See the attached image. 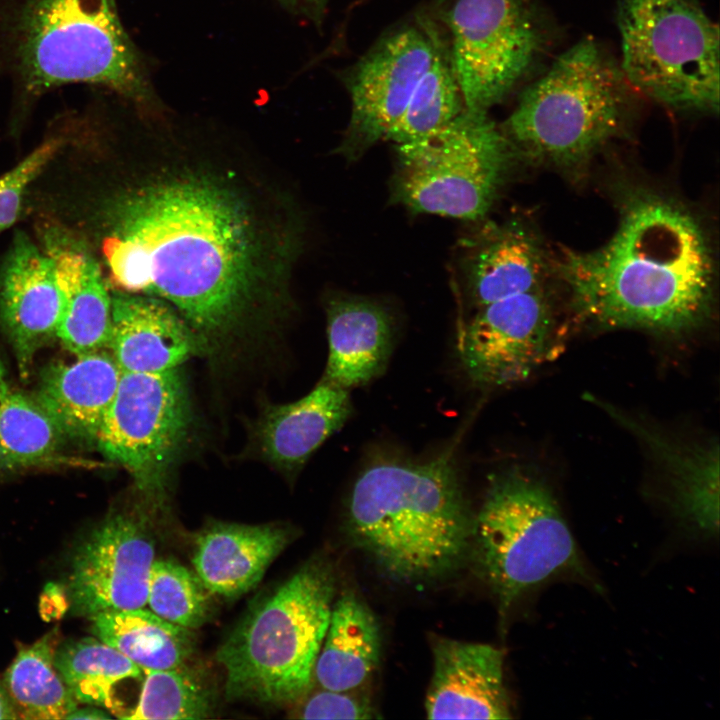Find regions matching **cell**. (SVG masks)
<instances>
[{"instance_id": "cell-1", "label": "cell", "mask_w": 720, "mask_h": 720, "mask_svg": "<svg viewBox=\"0 0 720 720\" xmlns=\"http://www.w3.org/2000/svg\"><path fill=\"white\" fill-rule=\"evenodd\" d=\"M102 250L122 291L170 303L208 345L252 300L257 242L241 202L199 178L140 186L109 205Z\"/></svg>"}, {"instance_id": "cell-2", "label": "cell", "mask_w": 720, "mask_h": 720, "mask_svg": "<svg viewBox=\"0 0 720 720\" xmlns=\"http://www.w3.org/2000/svg\"><path fill=\"white\" fill-rule=\"evenodd\" d=\"M557 270L572 312L597 328L684 336L712 313L707 235L687 208L654 192L632 193L608 239L589 250L563 249Z\"/></svg>"}, {"instance_id": "cell-3", "label": "cell", "mask_w": 720, "mask_h": 720, "mask_svg": "<svg viewBox=\"0 0 720 720\" xmlns=\"http://www.w3.org/2000/svg\"><path fill=\"white\" fill-rule=\"evenodd\" d=\"M473 525L451 450L421 463L368 465L353 485L345 517L352 544L404 584L455 571L471 551Z\"/></svg>"}, {"instance_id": "cell-4", "label": "cell", "mask_w": 720, "mask_h": 720, "mask_svg": "<svg viewBox=\"0 0 720 720\" xmlns=\"http://www.w3.org/2000/svg\"><path fill=\"white\" fill-rule=\"evenodd\" d=\"M0 66L23 106L75 83L142 105L154 98L115 0H2Z\"/></svg>"}, {"instance_id": "cell-5", "label": "cell", "mask_w": 720, "mask_h": 720, "mask_svg": "<svg viewBox=\"0 0 720 720\" xmlns=\"http://www.w3.org/2000/svg\"><path fill=\"white\" fill-rule=\"evenodd\" d=\"M632 88L620 64L584 38L522 92L501 129L514 152L573 172L623 132Z\"/></svg>"}, {"instance_id": "cell-6", "label": "cell", "mask_w": 720, "mask_h": 720, "mask_svg": "<svg viewBox=\"0 0 720 720\" xmlns=\"http://www.w3.org/2000/svg\"><path fill=\"white\" fill-rule=\"evenodd\" d=\"M335 574L309 560L243 618L216 652L230 699L288 703L310 688L330 620Z\"/></svg>"}, {"instance_id": "cell-7", "label": "cell", "mask_w": 720, "mask_h": 720, "mask_svg": "<svg viewBox=\"0 0 720 720\" xmlns=\"http://www.w3.org/2000/svg\"><path fill=\"white\" fill-rule=\"evenodd\" d=\"M471 548L503 622L552 580L573 578L599 590L550 488L518 468L489 477Z\"/></svg>"}, {"instance_id": "cell-8", "label": "cell", "mask_w": 720, "mask_h": 720, "mask_svg": "<svg viewBox=\"0 0 720 720\" xmlns=\"http://www.w3.org/2000/svg\"><path fill=\"white\" fill-rule=\"evenodd\" d=\"M620 67L630 85L664 107L719 111V27L700 0H616Z\"/></svg>"}, {"instance_id": "cell-9", "label": "cell", "mask_w": 720, "mask_h": 720, "mask_svg": "<svg viewBox=\"0 0 720 720\" xmlns=\"http://www.w3.org/2000/svg\"><path fill=\"white\" fill-rule=\"evenodd\" d=\"M513 152L488 113L464 108L439 130L396 144L394 197L415 213L478 219L495 200Z\"/></svg>"}, {"instance_id": "cell-10", "label": "cell", "mask_w": 720, "mask_h": 720, "mask_svg": "<svg viewBox=\"0 0 720 720\" xmlns=\"http://www.w3.org/2000/svg\"><path fill=\"white\" fill-rule=\"evenodd\" d=\"M191 409L178 369L123 373L94 439L97 449L125 468L154 511L167 502L170 475L187 437Z\"/></svg>"}, {"instance_id": "cell-11", "label": "cell", "mask_w": 720, "mask_h": 720, "mask_svg": "<svg viewBox=\"0 0 720 720\" xmlns=\"http://www.w3.org/2000/svg\"><path fill=\"white\" fill-rule=\"evenodd\" d=\"M451 66L464 107L486 112L543 55L549 27L532 0H457L449 13Z\"/></svg>"}, {"instance_id": "cell-12", "label": "cell", "mask_w": 720, "mask_h": 720, "mask_svg": "<svg viewBox=\"0 0 720 720\" xmlns=\"http://www.w3.org/2000/svg\"><path fill=\"white\" fill-rule=\"evenodd\" d=\"M155 544L145 518L110 514L76 546L66 581L73 612L91 618L147 605Z\"/></svg>"}, {"instance_id": "cell-13", "label": "cell", "mask_w": 720, "mask_h": 720, "mask_svg": "<svg viewBox=\"0 0 720 720\" xmlns=\"http://www.w3.org/2000/svg\"><path fill=\"white\" fill-rule=\"evenodd\" d=\"M551 335L552 313L542 285L479 307L462 333L459 358L473 383L513 385L544 361Z\"/></svg>"}, {"instance_id": "cell-14", "label": "cell", "mask_w": 720, "mask_h": 720, "mask_svg": "<svg viewBox=\"0 0 720 720\" xmlns=\"http://www.w3.org/2000/svg\"><path fill=\"white\" fill-rule=\"evenodd\" d=\"M438 50L423 31L407 27L387 37L360 62L349 85L351 117L340 147L345 156L358 157L386 139Z\"/></svg>"}, {"instance_id": "cell-15", "label": "cell", "mask_w": 720, "mask_h": 720, "mask_svg": "<svg viewBox=\"0 0 720 720\" xmlns=\"http://www.w3.org/2000/svg\"><path fill=\"white\" fill-rule=\"evenodd\" d=\"M62 312L50 258L26 233L17 232L0 268V325L23 377L38 351L57 339Z\"/></svg>"}, {"instance_id": "cell-16", "label": "cell", "mask_w": 720, "mask_h": 720, "mask_svg": "<svg viewBox=\"0 0 720 720\" xmlns=\"http://www.w3.org/2000/svg\"><path fill=\"white\" fill-rule=\"evenodd\" d=\"M42 250L50 258L63 300L57 339L72 355L108 346L112 296L88 245L59 224L41 229Z\"/></svg>"}, {"instance_id": "cell-17", "label": "cell", "mask_w": 720, "mask_h": 720, "mask_svg": "<svg viewBox=\"0 0 720 720\" xmlns=\"http://www.w3.org/2000/svg\"><path fill=\"white\" fill-rule=\"evenodd\" d=\"M429 719H509L503 651L482 643L438 639L425 700Z\"/></svg>"}, {"instance_id": "cell-18", "label": "cell", "mask_w": 720, "mask_h": 720, "mask_svg": "<svg viewBox=\"0 0 720 720\" xmlns=\"http://www.w3.org/2000/svg\"><path fill=\"white\" fill-rule=\"evenodd\" d=\"M108 348L123 373L178 369L207 347L190 325L161 299L120 291L112 296Z\"/></svg>"}, {"instance_id": "cell-19", "label": "cell", "mask_w": 720, "mask_h": 720, "mask_svg": "<svg viewBox=\"0 0 720 720\" xmlns=\"http://www.w3.org/2000/svg\"><path fill=\"white\" fill-rule=\"evenodd\" d=\"M607 412L633 432L660 465L670 488V502L679 520L697 536L713 538L719 528V448L688 445L612 406Z\"/></svg>"}, {"instance_id": "cell-20", "label": "cell", "mask_w": 720, "mask_h": 720, "mask_svg": "<svg viewBox=\"0 0 720 720\" xmlns=\"http://www.w3.org/2000/svg\"><path fill=\"white\" fill-rule=\"evenodd\" d=\"M351 412L348 390L322 379L302 398L263 410L255 429L258 450L280 471L297 472Z\"/></svg>"}, {"instance_id": "cell-21", "label": "cell", "mask_w": 720, "mask_h": 720, "mask_svg": "<svg viewBox=\"0 0 720 720\" xmlns=\"http://www.w3.org/2000/svg\"><path fill=\"white\" fill-rule=\"evenodd\" d=\"M73 356L44 368L33 397L65 439L94 443L122 371L103 350Z\"/></svg>"}, {"instance_id": "cell-22", "label": "cell", "mask_w": 720, "mask_h": 720, "mask_svg": "<svg viewBox=\"0 0 720 720\" xmlns=\"http://www.w3.org/2000/svg\"><path fill=\"white\" fill-rule=\"evenodd\" d=\"M289 539L279 524L214 522L196 535L195 573L211 594L238 597L258 584Z\"/></svg>"}, {"instance_id": "cell-23", "label": "cell", "mask_w": 720, "mask_h": 720, "mask_svg": "<svg viewBox=\"0 0 720 720\" xmlns=\"http://www.w3.org/2000/svg\"><path fill=\"white\" fill-rule=\"evenodd\" d=\"M326 313L323 379L348 390L379 376L393 346V321L386 308L367 298L336 295L327 302Z\"/></svg>"}, {"instance_id": "cell-24", "label": "cell", "mask_w": 720, "mask_h": 720, "mask_svg": "<svg viewBox=\"0 0 720 720\" xmlns=\"http://www.w3.org/2000/svg\"><path fill=\"white\" fill-rule=\"evenodd\" d=\"M483 232L468 264L469 288L478 307L545 285L543 249L525 226L509 222Z\"/></svg>"}, {"instance_id": "cell-25", "label": "cell", "mask_w": 720, "mask_h": 720, "mask_svg": "<svg viewBox=\"0 0 720 720\" xmlns=\"http://www.w3.org/2000/svg\"><path fill=\"white\" fill-rule=\"evenodd\" d=\"M381 648L374 613L355 592L345 591L333 602L314 676L324 689L356 690L376 670Z\"/></svg>"}, {"instance_id": "cell-26", "label": "cell", "mask_w": 720, "mask_h": 720, "mask_svg": "<svg viewBox=\"0 0 720 720\" xmlns=\"http://www.w3.org/2000/svg\"><path fill=\"white\" fill-rule=\"evenodd\" d=\"M92 632L141 669L185 667L193 651L191 630L144 607L100 612L90 618Z\"/></svg>"}, {"instance_id": "cell-27", "label": "cell", "mask_w": 720, "mask_h": 720, "mask_svg": "<svg viewBox=\"0 0 720 720\" xmlns=\"http://www.w3.org/2000/svg\"><path fill=\"white\" fill-rule=\"evenodd\" d=\"M56 633L19 650L4 676V689L17 718L59 720L78 707L54 664Z\"/></svg>"}, {"instance_id": "cell-28", "label": "cell", "mask_w": 720, "mask_h": 720, "mask_svg": "<svg viewBox=\"0 0 720 720\" xmlns=\"http://www.w3.org/2000/svg\"><path fill=\"white\" fill-rule=\"evenodd\" d=\"M54 664L77 703L122 712L115 688L139 678L142 669L97 637L66 641L55 650Z\"/></svg>"}, {"instance_id": "cell-29", "label": "cell", "mask_w": 720, "mask_h": 720, "mask_svg": "<svg viewBox=\"0 0 720 720\" xmlns=\"http://www.w3.org/2000/svg\"><path fill=\"white\" fill-rule=\"evenodd\" d=\"M65 437L32 396L13 389L0 370V474L54 460Z\"/></svg>"}, {"instance_id": "cell-30", "label": "cell", "mask_w": 720, "mask_h": 720, "mask_svg": "<svg viewBox=\"0 0 720 720\" xmlns=\"http://www.w3.org/2000/svg\"><path fill=\"white\" fill-rule=\"evenodd\" d=\"M464 108L451 62L439 49L385 140L396 145L421 139L447 125Z\"/></svg>"}, {"instance_id": "cell-31", "label": "cell", "mask_w": 720, "mask_h": 720, "mask_svg": "<svg viewBox=\"0 0 720 720\" xmlns=\"http://www.w3.org/2000/svg\"><path fill=\"white\" fill-rule=\"evenodd\" d=\"M144 682L136 707L123 719H202L211 712L208 690L185 667L142 669Z\"/></svg>"}, {"instance_id": "cell-32", "label": "cell", "mask_w": 720, "mask_h": 720, "mask_svg": "<svg viewBox=\"0 0 720 720\" xmlns=\"http://www.w3.org/2000/svg\"><path fill=\"white\" fill-rule=\"evenodd\" d=\"M211 593L195 572L171 560H154L147 605L163 619L194 629L207 619Z\"/></svg>"}, {"instance_id": "cell-33", "label": "cell", "mask_w": 720, "mask_h": 720, "mask_svg": "<svg viewBox=\"0 0 720 720\" xmlns=\"http://www.w3.org/2000/svg\"><path fill=\"white\" fill-rule=\"evenodd\" d=\"M65 144L63 135H53L0 176V233L15 223L27 188Z\"/></svg>"}, {"instance_id": "cell-34", "label": "cell", "mask_w": 720, "mask_h": 720, "mask_svg": "<svg viewBox=\"0 0 720 720\" xmlns=\"http://www.w3.org/2000/svg\"><path fill=\"white\" fill-rule=\"evenodd\" d=\"M304 719H372L375 708L366 697L355 690L334 691L322 689L314 693L300 710Z\"/></svg>"}, {"instance_id": "cell-35", "label": "cell", "mask_w": 720, "mask_h": 720, "mask_svg": "<svg viewBox=\"0 0 720 720\" xmlns=\"http://www.w3.org/2000/svg\"><path fill=\"white\" fill-rule=\"evenodd\" d=\"M110 717L102 709L89 705L80 709L77 707L67 719H108Z\"/></svg>"}, {"instance_id": "cell-36", "label": "cell", "mask_w": 720, "mask_h": 720, "mask_svg": "<svg viewBox=\"0 0 720 720\" xmlns=\"http://www.w3.org/2000/svg\"><path fill=\"white\" fill-rule=\"evenodd\" d=\"M17 715L11 701L4 689L0 685V719H16Z\"/></svg>"}, {"instance_id": "cell-37", "label": "cell", "mask_w": 720, "mask_h": 720, "mask_svg": "<svg viewBox=\"0 0 720 720\" xmlns=\"http://www.w3.org/2000/svg\"><path fill=\"white\" fill-rule=\"evenodd\" d=\"M1 369H3V366H2V364H1V362H0V370H1Z\"/></svg>"}]
</instances>
